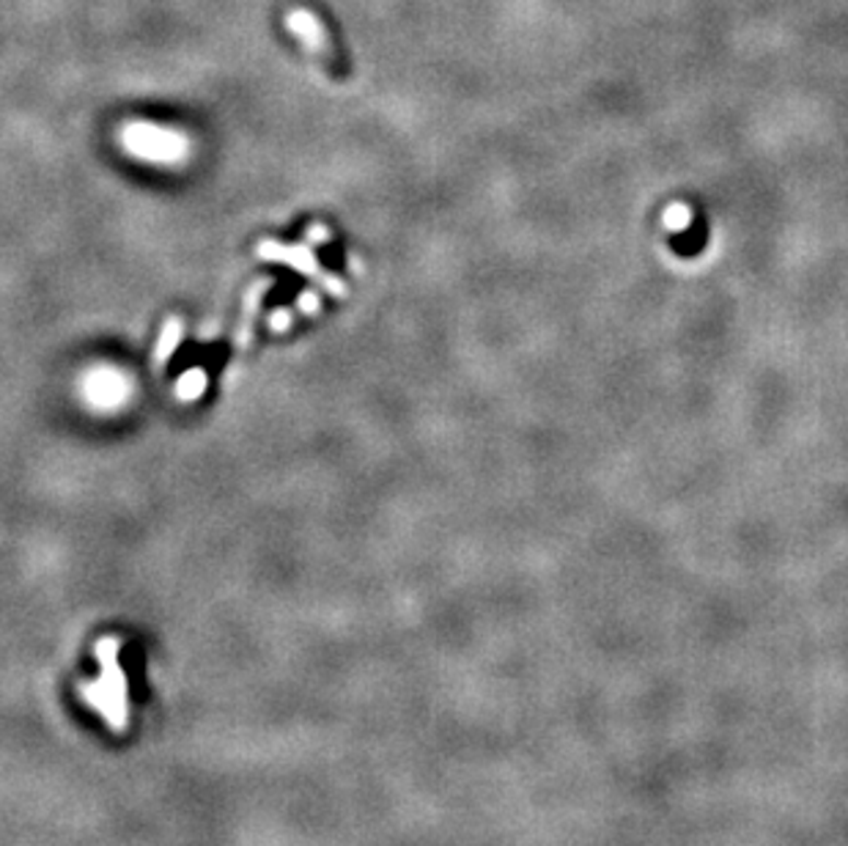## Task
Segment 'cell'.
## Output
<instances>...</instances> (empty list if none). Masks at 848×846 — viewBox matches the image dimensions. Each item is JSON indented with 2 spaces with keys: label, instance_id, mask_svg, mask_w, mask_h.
<instances>
[{
  "label": "cell",
  "instance_id": "1",
  "mask_svg": "<svg viewBox=\"0 0 848 846\" xmlns=\"http://www.w3.org/2000/svg\"><path fill=\"white\" fill-rule=\"evenodd\" d=\"M121 146L143 163L179 165L190 154V138L179 130L152 125V121H130L121 127Z\"/></svg>",
  "mask_w": 848,
  "mask_h": 846
},
{
  "label": "cell",
  "instance_id": "2",
  "mask_svg": "<svg viewBox=\"0 0 848 846\" xmlns=\"http://www.w3.org/2000/svg\"><path fill=\"white\" fill-rule=\"evenodd\" d=\"M256 256L264 261H281V265H288L292 270H297L299 275L305 278H319L321 275V265L314 254V245L308 239L297 245H283L278 239H264V243L256 245Z\"/></svg>",
  "mask_w": 848,
  "mask_h": 846
},
{
  "label": "cell",
  "instance_id": "3",
  "mask_svg": "<svg viewBox=\"0 0 848 846\" xmlns=\"http://www.w3.org/2000/svg\"><path fill=\"white\" fill-rule=\"evenodd\" d=\"M286 25L310 52H316V56L327 58L332 52L330 36H327L325 25H321V20L316 17L314 12H308V9H294V12L288 14Z\"/></svg>",
  "mask_w": 848,
  "mask_h": 846
},
{
  "label": "cell",
  "instance_id": "4",
  "mask_svg": "<svg viewBox=\"0 0 848 846\" xmlns=\"http://www.w3.org/2000/svg\"><path fill=\"white\" fill-rule=\"evenodd\" d=\"M127 393H130V383L125 379V374H118V372H94L89 379V399L91 404L102 407V410H113V407H118L121 401L127 399Z\"/></svg>",
  "mask_w": 848,
  "mask_h": 846
},
{
  "label": "cell",
  "instance_id": "5",
  "mask_svg": "<svg viewBox=\"0 0 848 846\" xmlns=\"http://www.w3.org/2000/svg\"><path fill=\"white\" fill-rule=\"evenodd\" d=\"M272 286V278H261V281H256L254 286H250V292L245 294V322L239 325V330H236V346L239 350H245V346L250 344V339H254V316L256 310H259L261 299H264L267 289Z\"/></svg>",
  "mask_w": 848,
  "mask_h": 846
},
{
  "label": "cell",
  "instance_id": "6",
  "mask_svg": "<svg viewBox=\"0 0 848 846\" xmlns=\"http://www.w3.org/2000/svg\"><path fill=\"white\" fill-rule=\"evenodd\" d=\"M181 336H185V322L181 316H168V322L163 325V333H160L157 346H154V366L165 368L174 357L176 346L181 344Z\"/></svg>",
  "mask_w": 848,
  "mask_h": 846
},
{
  "label": "cell",
  "instance_id": "7",
  "mask_svg": "<svg viewBox=\"0 0 848 846\" xmlns=\"http://www.w3.org/2000/svg\"><path fill=\"white\" fill-rule=\"evenodd\" d=\"M207 385H209V377L203 368H187V372L179 377V383H176V399L185 401V404L198 401L203 393H207Z\"/></svg>",
  "mask_w": 848,
  "mask_h": 846
},
{
  "label": "cell",
  "instance_id": "8",
  "mask_svg": "<svg viewBox=\"0 0 848 846\" xmlns=\"http://www.w3.org/2000/svg\"><path fill=\"white\" fill-rule=\"evenodd\" d=\"M316 281H319V286L325 289L327 294H332V297H338V299L349 297V289H346V283H343L341 278H338V275H332V272H321V275L316 278Z\"/></svg>",
  "mask_w": 848,
  "mask_h": 846
},
{
  "label": "cell",
  "instance_id": "9",
  "mask_svg": "<svg viewBox=\"0 0 848 846\" xmlns=\"http://www.w3.org/2000/svg\"><path fill=\"white\" fill-rule=\"evenodd\" d=\"M297 310L303 316H316L321 310V297L316 292H303L297 297Z\"/></svg>",
  "mask_w": 848,
  "mask_h": 846
},
{
  "label": "cell",
  "instance_id": "10",
  "mask_svg": "<svg viewBox=\"0 0 848 846\" xmlns=\"http://www.w3.org/2000/svg\"><path fill=\"white\" fill-rule=\"evenodd\" d=\"M270 328L275 330V333H283V330L292 328V310H286V308H275V310H272Z\"/></svg>",
  "mask_w": 848,
  "mask_h": 846
},
{
  "label": "cell",
  "instance_id": "11",
  "mask_svg": "<svg viewBox=\"0 0 848 846\" xmlns=\"http://www.w3.org/2000/svg\"><path fill=\"white\" fill-rule=\"evenodd\" d=\"M305 239H308L310 245H325V243H330V239H332V232L325 226V223H314V226H310L308 232H305Z\"/></svg>",
  "mask_w": 848,
  "mask_h": 846
},
{
  "label": "cell",
  "instance_id": "12",
  "mask_svg": "<svg viewBox=\"0 0 848 846\" xmlns=\"http://www.w3.org/2000/svg\"><path fill=\"white\" fill-rule=\"evenodd\" d=\"M349 261H352V270L360 275V272H363V261H360L357 256H352V259H349Z\"/></svg>",
  "mask_w": 848,
  "mask_h": 846
}]
</instances>
